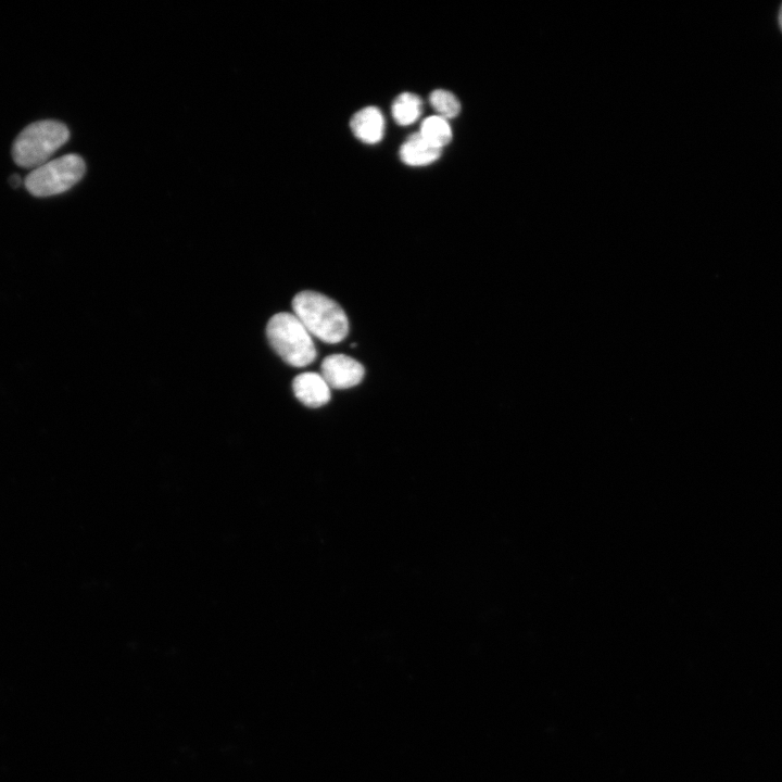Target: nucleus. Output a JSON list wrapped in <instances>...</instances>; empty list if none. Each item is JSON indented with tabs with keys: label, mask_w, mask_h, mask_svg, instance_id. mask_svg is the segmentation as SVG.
<instances>
[{
	"label": "nucleus",
	"mask_w": 782,
	"mask_h": 782,
	"mask_svg": "<svg viewBox=\"0 0 782 782\" xmlns=\"http://www.w3.org/2000/svg\"><path fill=\"white\" fill-rule=\"evenodd\" d=\"M293 314L311 336L327 343L342 341L349 332V321L341 306L325 294L302 291L292 300Z\"/></svg>",
	"instance_id": "obj_1"
},
{
	"label": "nucleus",
	"mask_w": 782,
	"mask_h": 782,
	"mask_svg": "<svg viewBox=\"0 0 782 782\" xmlns=\"http://www.w3.org/2000/svg\"><path fill=\"white\" fill-rule=\"evenodd\" d=\"M70 137L68 128L61 122L38 121L24 128L12 147L14 162L24 168H36L49 161Z\"/></svg>",
	"instance_id": "obj_2"
},
{
	"label": "nucleus",
	"mask_w": 782,
	"mask_h": 782,
	"mask_svg": "<svg viewBox=\"0 0 782 782\" xmlns=\"http://www.w3.org/2000/svg\"><path fill=\"white\" fill-rule=\"evenodd\" d=\"M266 335L273 349L289 365L304 367L315 361L317 353L312 336L293 313L274 315Z\"/></svg>",
	"instance_id": "obj_3"
},
{
	"label": "nucleus",
	"mask_w": 782,
	"mask_h": 782,
	"mask_svg": "<svg viewBox=\"0 0 782 782\" xmlns=\"http://www.w3.org/2000/svg\"><path fill=\"white\" fill-rule=\"evenodd\" d=\"M85 171L79 155L66 154L34 168L25 178V186L36 197L59 194L77 184Z\"/></svg>",
	"instance_id": "obj_4"
},
{
	"label": "nucleus",
	"mask_w": 782,
	"mask_h": 782,
	"mask_svg": "<svg viewBox=\"0 0 782 782\" xmlns=\"http://www.w3.org/2000/svg\"><path fill=\"white\" fill-rule=\"evenodd\" d=\"M320 371L327 384L335 389H348L358 384L365 373L360 362L344 354L326 356Z\"/></svg>",
	"instance_id": "obj_5"
},
{
	"label": "nucleus",
	"mask_w": 782,
	"mask_h": 782,
	"mask_svg": "<svg viewBox=\"0 0 782 782\" xmlns=\"http://www.w3.org/2000/svg\"><path fill=\"white\" fill-rule=\"evenodd\" d=\"M294 395L308 407H319L330 400V387L320 374L303 373L292 382Z\"/></svg>",
	"instance_id": "obj_6"
},
{
	"label": "nucleus",
	"mask_w": 782,
	"mask_h": 782,
	"mask_svg": "<svg viewBox=\"0 0 782 782\" xmlns=\"http://www.w3.org/2000/svg\"><path fill=\"white\" fill-rule=\"evenodd\" d=\"M350 127L361 141L368 144L377 143L383 137V115L378 108L366 106L352 116Z\"/></svg>",
	"instance_id": "obj_7"
},
{
	"label": "nucleus",
	"mask_w": 782,
	"mask_h": 782,
	"mask_svg": "<svg viewBox=\"0 0 782 782\" xmlns=\"http://www.w3.org/2000/svg\"><path fill=\"white\" fill-rule=\"evenodd\" d=\"M442 149L430 144L420 133H414L400 148V159L409 166H424L438 160Z\"/></svg>",
	"instance_id": "obj_8"
},
{
	"label": "nucleus",
	"mask_w": 782,
	"mask_h": 782,
	"mask_svg": "<svg viewBox=\"0 0 782 782\" xmlns=\"http://www.w3.org/2000/svg\"><path fill=\"white\" fill-rule=\"evenodd\" d=\"M391 112L399 125L413 124L422 113V101L415 93L403 92L394 99Z\"/></svg>",
	"instance_id": "obj_9"
},
{
	"label": "nucleus",
	"mask_w": 782,
	"mask_h": 782,
	"mask_svg": "<svg viewBox=\"0 0 782 782\" xmlns=\"http://www.w3.org/2000/svg\"><path fill=\"white\" fill-rule=\"evenodd\" d=\"M419 133L430 144L440 149L452 140V129L449 123L439 115L424 119Z\"/></svg>",
	"instance_id": "obj_10"
},
{
	"label": "nucleus",
	"mask_w": 782,
	"mask_h": 782,
	"mask_svg": "<svg viewBox=\"0 0 782 782\" xmlns=\"http://www.w3.org/2000/svg\"><path fill=\"white\" fill-rule=\"evenodd\" d=\"M431 106L438 112L439 116L454 118L461 112V103L457 98L450 91L436 89L429 96Z\"/></svg>",
	"instance_id": "obj_11"
},
{
	"label": "nucleus",
	"mask_w": 782,
	"mask_h": 782,
	"mask_svg": "<svg viewBox=\"0 0 782 782\" xmlns=\"http://www.w3.org/2000/svg\"><path fill=\"white\" fill-rule=\"evenodd\" d=\"M10 184L12 185L13 188L18 187L20 184H21V178H20V176H18V175H12V176L10 177Z\"/></svg>",
	"instance_id": "obj_12"
},
{
	"label": "nucleus",
	"mask_w": 782,
	"mask_h": 782,
	"mask_svg": "<svg viewBox=\"0 0 782 782\" xmlns=\"http://www.w3.org/2000/svg\"><path fill=\"white\" fill-rule=\"evenodd\" d=\"M779 23H780V27H781V29H782V5H781V9H780V13H779Z\"/></svg>",
	"instance_id": "obj_13"
}]
</instances>
